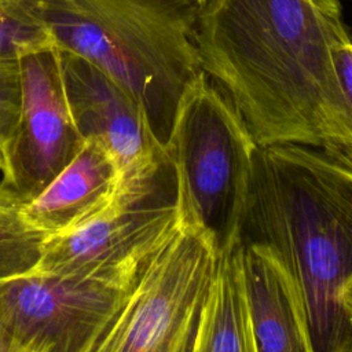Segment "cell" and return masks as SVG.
Listing matches in <instances>:
<instances>
[{
  "instance_id": "9c48e42d",
  "label": "cell",
  "mask_w": 352,
  "mask_h": 352,
  "mask_svg": "<svg viewBox=\"0 0 352 352\" xmlns=\"http://www.w3.org/2000/svg\"><path fill=\"white\" fill-rule=\"evenodd\" d=\"M21 69V111L1 144L0 183L26 202L72 161L84 138L66 98L58 48L22 58Z\"/></svg>"
},
{
  "instance_id": "5bb4252c",
  "label": "cell",
  "mask_w": 352,
  "mask_h": 352,
  "mask_svg": "<svg viewBox=\"0 0 352 352\" xmlns=\"http://www.w3.org/2000/svg\"><path fill=\"white\" fill-rule=\"evenodd\" d=\"M56 40L41 0H0V59L52 51Z\"/></svg>"
},
{
  "instance_id": "277c9868",
  "label": "cell",
  "mask_w": 352,
  "mask_h": 352,
  "mask_svg": "<svg viewBox=\"0 0 352 352\" xmlns=\"http://www.w3.org/2000/svg\"><path fill=\"white\" fill-rule=\"evenodd\" d=\"M256 147L234 104L204 73L177 109L165 151L179 217L208 234L219 256L241 241Z\"/></svg>"
},
{
  "instance_id": "52a82bcc",
  "label": "cell",
  "mask_w": 352,
  "mask_h": 352,
  "mask_svg": "<svg viewBox=\"0 0 352 352\" xmlns=\"http://www.w3.org/2000/svg\"><path fill=\"white\" fill-rule=\"evenodd\" d=\"M135 282L30 272L0 283V326L23 352H85Z\"/></svg>"
},
{
  "instance_id": "4fadbf2b",
  "label": "cell",
  "mask_w": 352,
  "mask_h": 352,
  "mask_svg": "<svg viewBox=\"0 0 352 352\" xmlns=\"http://www.w3.org/2000/svg\"><path fill=\"white\" fill-rule=\"evenodd\" d=\"M23 201L0 183V283L30 274L47 236L28 223Z\"/></svg>"
},
{
  "instance_id": "7a4b0ae2",
  "label": "cell",
  "mask_w": 352,
  "mask_h": 352,
  "mask_svg": "<svg viewBox=\"0 0 352 352\" xmlns=\"http://www.w3.org/2000/svg\"><path fill=\"white\" fill-rule=\"evenodd\" d=\"M241 241L283 265L311 352H352V169L307 146H257Z\"/></svg>"
},
{
  "instance_id": "ba28073f",
  "label": "cell",
  "mask_w": 352,
  "mask_h": 352,
  "mask_svg": "<svg viewBox=\"0 0 352 352\" xmlns=\"http://www.w3.org/2000/svg\"><path fill=\"white\" fill-rule=\"evenodd\" d=\"M58 52L73 118L82 138L95 139L111 157L118 191L154 190L170 165L143 107L91 62L60 48Z\"/></svg>"
},
{
  "instance_id": "8fae6325",
  "label": "cell",
  "mask_w": 352,
  "mask_h": 352,
  "mask_svg": "<svg viewBox=\"0 0 352 352\" xmlns=\"http://www.w3.org/2000/svg\"><path fill=\"white\" fill-rule=\"evenodd\" d=\"M241 264L256 352H311L290 279L263 243L239 241Z\"/></svg>"
},
{
  "instance_id": "ac0fdd59",
  "label": "cell",
  "mask_w": 352,
  "mask_h": 352,
  "mask_svg": "<svg viewBox=\"0 0 352 352\" xmlns=\"http://www.w3.org/2000/svg\"><path fill=\"white\" fill-rule=\"evenodd\" d=\"M3 169V151H1V144H0V173Z\"/></svg>"
},
{
  "instance_id": "8992f818",
  "label": "cell",
  "mask_w": 352,
  "mask_h": 352,
  "mask_svg": "<svg viewBox=\"0 0 352 352\" xmlns=\"http://www.w3.org/2000/svg\"><path fill=\"white\" fill-rule=\"evenodd\" d=\"M179 214L175 195L120 192L74 230L47 238L32 271L62 278L135 280L150 254L165 239Z\"/></svg>"
},
{
  "instance_id": "2e32d148",
  "label": "cell",
  "mask_w": 352,
  "mask_h": 352,
  "mask_svg": "<svg viewBox=\"0 0 352 352\" xmlns=\"http://www.w3.org/2000/svg\"><path fill=\"white\" fill-rule=\"evenodd\" d=\"M334 63L341 88L352 110V41L338 45L334 50Z\"/></svg>"
},
{
  "instance_id": "d6986e66",
  "label": "cell",
  "mask_w": 352,
  "mask_h": 352,
  "mask_svg": "<svg viewBox=\"0 0 352 352\" xmlns=\"http://www.w3.org/2000/svg\"><path fill=\"white\" fill-rule=\"evenodd\" d=\"M197 1H198V3H199V4H201V7H202V4H204V3H205V1H206V0H197Z\"/></svg>"
},
{
  "instance_id": "9a60e30c",
  "label": "cell",
  "mask_w": 352,
  "mask_h": 352,
  "mask_svg": "<svg viewBox=\"0 0 352 352\" xmlns=\"http://www.w3.org/2000/svg\"><path fill=\"white\" fill-rule=\"evenodd\" d=\"M22 100L21 59H0V144H3L19 117Z\"/></svg>"
},
{
  "instance_id": "e0dca14e",
  "label": "cell",
  "mask_w": 352,
  "mask_h": 352,
  "mask_svg": "<svg viewBox=\"0 0 352 352\" xmlns=\"http://www.w3.org/2000/svg\"><path fill=\"white\" fill-rule=\"evenodd\" d=\"M0 352H23L21 351L12 340L7 336V333L0 326Z\"/></svg>"
},
{
  "instance_id": "7c38bea8",
  "label": "cell",
  "mask_w": 352,
  "mask_h": 352,
  "mask_svg": "<svg viewBox=\"0 0 352 352\" xmlns=\"http://www.w3.org/2000/svg\"><path fill=\"white\" fill-rule=\"evenodd\" d=\"M191 352H256L242 275L241 243L219 256Z\"/></svg>"
},
{
  "instance_id": "5b68a950",
  "label": "cell",
  "mask_w": 352,
  "mask_h": 352,
  "mask_svg": "<svg viewBox=\"0 0 352 352\" xmlns=\"http://www.w3.org/2000/svg\"><path fill=\"white\" fill-rule=\"evenodd\" d=\"M217 260L210 236L179 217L85 352H191Z\"/></svg>"
},
{
  "instance_id": "6da1fadb",
  "label": "cell",
  "mask_w": 352,
  "mask_h": 352,
  "mask_svg": "<svg viewBox=\"0 0 352 352\" xmlns=\"http://www.w3.org/2000/svg\"><path fill=\"white\" fill-rule=\"evenodd\" d=\"M195 41L258 147L307 146L352 169V110L334 63L352 41L340 0H206Z\"/></svg>"
},
{
  "instance_id": "30bf717a",
  "label": "cell",
  "mask_w": 352,
  "mask_h": 352,
  "mask_svg": "<svg viewBox=\"0 0 352 352\" xmlns=\"http://www.w3.org/2000/svg\"><path fill=\"white\" fill-rule=\"evenodd\" d=\"M118 172L107 151L92 138L32 199L23 202L28 223L47 238L74 230L102 210L118 191Z\"/></svg>"
},
{
  "instance_id": "ffe728a7",
  "label": "cell",
  "mask_w": 352,
  "mask_h": 352,
  "mask_svg": "<svg viewBox=\"0 0 352 352\" xmlns=\"http://www.w3.org/2000/svg\"><path fill=\"white\" fill-rule=\"evenodd\" d=\"M351 1H352V0H351Z\"/></svg>"
},
{
  "instance_id": "3957f363",
  "label": "cell",
  "mask_w": 352,
  "mask_h": 352,
  "mask_svg": "<svg viewBox=\"0 0 352 352\" xmlns=\"http://www.w3.org/2000/svg\"><path fill=\"white\" fill-rule=\"evenodd\" d=\"M56 47L91 62L144 110L165 147L177 109L204 74L197 0H41Z\"/></svg>"
}]
</instances>
